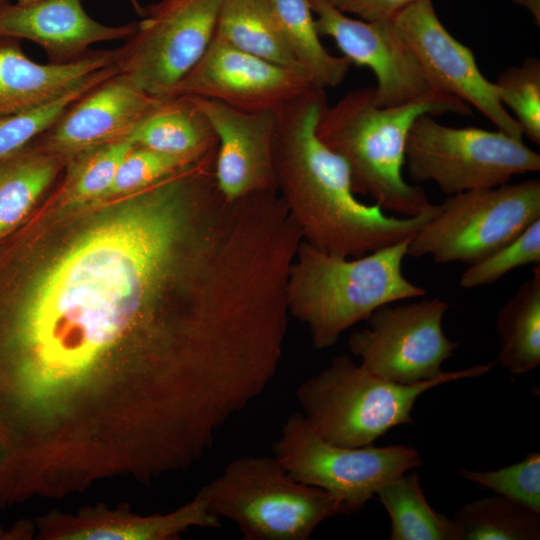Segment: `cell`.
<instances>
[{"instance_id": "29", "label": "cell", "mask_w": 540, "mask_h": 540, "mask_svg": "<svg viewBox=\"0 0 540 540\" xmlns=\"http://www.w3.org/2000/svg\"><path fill=\"white\" fill-rule=\"evenodd\" d=\"M116 73L118 70L113 63L96 71L81 86L51 103L28 112L0 117V158L28 144L46 130L70 104Z\"/></svg>"}, {"instance_id": "36", "label": "cell", "mask_w": 540, "mask_h": 540, "mask_svg": "<svg viewBox=\"0 0 540 540\" xmlns=\"http://www.w3.org/2000/svg\"><path fill=\"white\" fill-rule=\"evenodd\" d=\"M6 1H8V0H0V6H1L2 4H4Z\"/></svg>"}, {"instance_id": "16", "label": "cell", "mask_w": 540, "mask_h": 540, "mask_svg": "<svg viewBox=\"0 0 540 540\" xmlns=\"http://www.w3.org/2000/svg\"><path fill=\"white\" fill-rule=\"evenodd\" d=\"M192 98L217 136L214 174L222 195L232 201L277 190L273 166L276 112H246L216 100Z\"/></svg>"}, {"instance_id": "9", "label": "cell", "mask_w": 540, "mask_h": 540, "mask_svg": "<svg viewBox=\"0 0 540 540\" xmlns=\"http://www.w3.org/2000/svg\"><path fill=\"white\" fill-rule=\"evenodd\" d=\"M272 453L291 478L328 492L347 514L363 508L383 484L422 465L418 451L407 445L333 444L300 412L286 419Z\"/></svg>"}, {"instance_id": "25", "label": "cell", "mask_w": 540, "mask_h": 540, "mask_svg": "<svg viewBox=\"0 0 540 540\" xmlns=\"http://www.w3.org/2000/svg\"><path fill=\"white\" fill-rule=\"evenodd\" d=\"M268 1L290 50L313 84L323 89L340 85L351 62L322 45L308 0Z\"/></svg>"}, {"instance_id": "27", "label": "cell", "mask_w": 540, "mask_h": 540, "mask_svg": "<svg viewBox=\"0 0 540 540\" xmlns=\"http://www.w3.org/2000/svg\"><path fill=\"white\" fill-rule=\"evenodd\" d=\"M133 146L127 138L69 155L73 160L62 190V202L71 206L104 199L119 164Z\"/></svg>"}, {"instance_id": "8", "label": "cell", "mask_w": 540, "mask_h": 540, "mask_svg": "<svg viewBox=\"0 0 540 540\" xmlns=\"http://www.w3.org/2000/svg\"><path fill=\"white\" fill-rule=\"evenodd\" d=\"M404 165L413 181H432L451 196L539 171L540 155L500 130L449 127L423 114L408 132Z\"/></svg>"}, {"instance_id": "13", "label": "cell", "mask_w": 540, "mask_h": 540, "mask_svg": "<svg viewBox=\"0 0 540 540\" xmlns=\"http://www.w3.org/2000/svg\"><path fill=\"white\" fill-rule=\"evenodd\" d=\"M313 87L304 71L268 62L213 37L168 98L200 97L246 112H278Z\"/></svg>"}, {"instance_id": "28", "label": "cell", "mask_w": 540, "mask_h": 540, "mask_svg": "<svg viewBox=\"0 0 540 540\" xmlns=\"http://www.w3.org/2000/svg\"><path fill=\"white\" fill-rule=\"evenodd\" d=\"M501 104L530 141L540 144V60L527 58L521 65L504 70L494 83Z\"/></svg>"}, {"instance_id": "4", "label": "cell", "mask_w": 540, "mask_h": 540, "mask_svg": "<svg viewBox=\"0 0 540 540\" xmlns=\"http://www.w3.org/2000/svg\"><path fill=\"white\" fill-rule=\"evenodd\" d=\"M410 239L360 257L300 243L288 278V310L307 327L314 348L333 346L343 332L383 305L426 294L403 273Z\"/></svg>"}, {"instance_id": "35", "label": "cell", "mask_w": 540, "mask_h": 540, "mask_svg": "<svg viewBox=\"0 0 540 540\" xmlns=\"http://www.w3.org/2000/svg\"><path fill=\"white\" fill-rule=\"evenodd\" d=\"M6 539H8L7 530H4L2 527H0V540H6Z\"/></svg>"}, {"instance_id": "5", "label": "cell", "mask_w": 540, "mask_h": 540, "mask_svg": "<svg viewBox=\"0 0 540 540\" xmlns=\"http://www.w3.org/2000/svg\"><path fill=\"white\" fill-rule=\"evenodd\" d=\"M491 367L492 363L477 364L402 385L373 374L343 354L303 381L296 389V397L303 415L322 438L338 446L360 448L372 445L393 427L413 424L414 404L427 390L482 376Z\"/></svg>"}, {"instance_id": "12", "label": "cell", "mask_w": 540, "mask_h": 540, "mask_svg": "<svg viewBox=\"0 0 540 540\" xmlns=\"http://www.w3.org/2000/svg\"><path fill=\"white\" fill-rule=\"evenodd\" d=\"M392 22L434 92L475 107L498 130L522 140L523 131L501 104L495 84L480 72L470 48L447 31L431 0L408 6Z\"/></svg>"}, {"instance_id": "1", "label": "cell", "mask_w": 540, "mask_h": 540, "mask_svg": "<svg viewBox=\"0 0 540 540\" xmlns=\"http://www.w3.org/2000/svg\"><path fill=\"white\" fill-rule=\"evenodd\" d=\"M212 181L191 165L126 199L0 296V452L96 481L161 458L221 387Z\"/></svg>"}, {"instance_id": "11", "label": "cell", "mask_w": 540, "mask_h": 540, "mask_svg": "<svg viewBox=\"0 0 540 540\" xmlns=\"http://www.w3.org/2000/svg\"><path fill=\"white\" fill-rule=\"evenodd\" d=\"M399 301L376 309L368 327L354 331L350 352L373 374L402 385L440 377L458 343L443 330L448 303L440 298Z\"/></svg>"}, {"instance_id": "34", "label": "cell", "mask_w": 540, "mask_h": 540, "mask_svg": "<svg viewBox=\"0 0 540 540\" xmlns=\"http://www.w3.org/2000/svg\"><path fill=\"white\" fill-rule=\"evenodd\" d=\"M530 13L535 24L540 26V0H512Z\"/></svg>"}, {"instance_id": "15", "label": "cell", "mask_w": 540, "mask_h": 540, "mask_svg": "<svg viewBox=\"0 0 540 540\" xmlns=\"http://www.w3.org/2000/svg\"><path fill=\"white\" fill-rule=\"evenodd\" d=\"M163 98L116 73L70 104L33 142L64 157L129 138Z\"/></svg>"}, {"instance_id": "18", "label": "cell", "mask_w": 540, "mask_h": 540, "mask_svg": "<svg viewBox=\"0 0 540 540\" xmlns=\"http://www.w3.org/2000/svg\"><path fill=\"white\" fill-rule=\"evenodd\" d=\"M135 30L136 22L110 26L96 21L81 0H8L0 6V35L38 44L53 64L80 60L92 44L126 40Z\"/></svg>"}, {"instance_id": "24", "label": "cell", "mask_w": 540, "mask_h": 540, "mask_svg": "<svg viewBox=\"0 0 540 540\" xmlns=\"http://www.w3.org/2000/svg\"><path fill=\"white\" fill-rule=\"evenodd\" d=\"M391 522V540H461L453 519L428 503L417 473H404L377 491Z\"/></svg>"}, {"instance_id": "21", "label": "cell", "mask_w": 540, "mask_h": 540, "mask_svg": "<svg viewBox=\"0 0 540 540\" xmlns=\"http://www.w3.org/2000/svg\"><path fill=\"white\" fill-rule=\"evenodd\" d=\"M66 157L33 140L0 158V238L10 233L52 185Z\"/></svg>"}, {"instance_id": "7", "label": "cell", "mask_w": 540, "mask_h": 540, "mask_svg": "<svg viewBox=\"0 0 540 540\" xmlns=\"http://www.w3.org/2000/svg\"><path fill=\"white\" fill-rule=\"evenodd\" d=\"M540 219V180L451 195L410 239L407 256L472 264Z\"/></svg>"}, {"instance_id": "26", "label": "cell", "mask_w": 540, "mask_h": 540, "mask_svg": "<svg viewBox=\"0 0 540 540\" xmlns=\"http://www.w3.org/2000/svg\"><path fill=\"white\" fill-rule=\"evenodd\" d=\"M461 540H538L540 513L500 495L464 504L452 518Z\"/></svg>"}, {"instance_id": "30", "label": "cell", "mask_w": 540, "mask_h": 540, "mask_svg": "<svg viewBox=\"0 0 540 540\" xmlns=\"http://www.w3.org/2000/svg\"><path fill=\"white\" fill-rule=\"evenodd\" d=\"M198 160L134 145L119 164L104 199L137 193Z\"/></svg>"}, {"instance_id": "17", "label": "cell", "mask_w": 540, "mask_h": 540, "mask_svg": "<svg viewBox=\"0 0 540 540\" xmlns=\"http://www.w3.org/2000/svg\"><path fill=\"white\" fill-rule=\"evenodd\" d=\"M41 540H173L190 528L218 529L200 490L186 504L168 513L139 515L125 507L87 506L76 513L51 510L34 521Z\"/></svg>"}, {"instance_id": "6", "label": "cell", "mask_w": 540, "mask_h": 540, "mask_svg": "<svg viewBox=\"0 0 540 540\" xmlns=\"http://www.w3.org/2000/svg\"><path fill=\"white\" fill-rule=\"evenodd\" d=\"M199 490L209 510L232 521L244 540H307L344 513L328 492L291 478L273 455L233 459Z\"/></svg>"}, {"instance_id": "32", "label": "cell", "mask_w": 540, "mask_h": 540, "mask_svg": "<svg viewBox=\"0 0 540 540\" xmlns=\"http://www.w3.org/2000/svg\"><path fill=\"white\" fill-rule=\"evenodd\" d=\"M475 485L492 490L540 513V453H528L523 460L493 471L461 470Z\"/></svg>"}, {"instance_id": "2", "label": "cell", "mask_w": 540, "mask_h": 540, "mask_svg": "<svg viewBox=\"0 0 540 540\" xmlns=\"http://www.w3.org/2000/svg\"><path fill=\"white\" fill-rule=\"evenodd\" d=\"M326 104L325 89L315 86L276 112V188L302 241L326 253L360 257L412 237L438 204L417 216L401 217L361 202L345 161L316 135Z\"/></svg>"}, {"instance_id": "33", "label": "cell", "mask_w": 540, "mask_h": 540, "mask_svg": "<svg viewBox=\"0 0 540 540\" xmlns=\"http://www.w3.org/2000/svg\"><path fill=\"white\" fill-rule=\"evenodd\" d=\"M345 14H354L368 22L390 21L408 6L420 0H328Z\"/></svg>"}, {"instance_id": "31", "label": "cell", "mask_w": 540, "mask_h": 540, "mask_svg": "<svg viewBox=\"0 0 540 540\" xmlns=\"http://www.w3.org/2000/svg\"><path fill=\"white\" fill-rule=\"evenodd\" d=\"M529 264H540V219L508 244L470 264L460 277V286L472 289L492 284L510 271Z\"/></svg>"}, {"instance_id": "22", "label": "cell", "mask_w": 540, "mask_h": 540, "mask_svg": "<svg viewBox=\"0 0 540 540\" xmlns=\"http://www.w3.org/2000/svg\"><path fill=\"white\" fill-rule=\"evenodd\" d=\"M214 37L268 62L304 71L268 0H224Z\"/></svg>"}, {"instance_id": "19", "label": "cell", "mask_w": 540, "mask_h": 540, "mask_svg": "<svg viewBox=\"0 0 540 540\" xmlns=\"http://www.w3.org/2000/svg\"><path fill=\"white\" fill-rule=\"evenodd\" d=\"M20 40L0 35V117L51 103L115 61V49H110L91 50L67 64H39L25 55Z\"/></svg>"}, {"instance_id": "20", "label": "cell", "mask_w": 540, "mask_h": 540, "mask_svg": "<svg viewBox=\"0 0 540 540\" xmlns=\"http://www.w3.org/2000/svg\"><path fill=\"white\" fill-rule=\"evenodd\" d=\"M135 146L201 159L217 149V136L192 97L163 98L129 136Z\"/></svg>"}, {"instance_id": "10", "label": "cell", "mask_w": 540, "mask_h": 540, "mask_svg": "<svg viewBox=\"0 0 540 540\" xmlns=\"http://www.w3.org/2000/svg\"><path fill=\"white\" fill-rule=\"evenodd\" d=\"M224 0H159L142 9L135 32L115 49L118 73L168 98L210 45Z\"/></svg>"}, {"instance_id": "3", "label": "cell", "mask_w": 540, "mask_h": 540, "mask_svg": "<svg viewBox=\"0 0 540 540\" xmlns=\"http://www.w3.org/2000/svg\"><path fill=\"white\" fill-rule=\"evenodd\" d=\"M455 113L471 116L463 101L448 95L380 107L374 87L345 94L334 105H325L316 124V135L348 166L353 192L371 198L383 211L414 217L430 203L425 190L403 177L405 145L414 121L423 114Z\"/></svg>"}, {"instance_id": "23", "label": "cell", "mask_w": 540, "mask_h": 540, "mask_svg": "<svg viewBox=\"0 0 540 540\" xmlns=\"http://www.w3.org/2000/svg\"><path fill=\"white\" fill-rule=\"evenodd\" d=\"M500 349L496 361L513 375L540 364V266L537 264L496 317Z\"/></svg>"}, {"instance_id": "14", "label": "cell", "mask_w": 540, "mask_h": 540, "mask_svg": "<svg viewBox=\"0 0 540 540\" xmlns=\"http://www.w3.org/2000/svg\"><path fill=\"white\" fill-rule=\"evenodd\" d=\"M308 3L315 14L319 36L333 39L351 64L366 66L373 72L378 106L395 107L445 95L431 89L392 20L353 19L328 0H308Z\"/></svg>"}]
</instances>
